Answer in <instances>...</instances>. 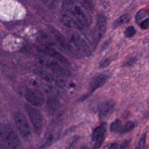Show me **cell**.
I'll return each instance as SVG.
<instances>
[{
  "label": "cell",
  "instance_id": "cell-22",
  "mask_svg": "<svg viewBox=\"0 0 149 149\" xmlns=\"http://www.w3.org/2000/svg\"><path fill=\"white\" fill-rule=\"evenodd\" d=\"M136 62V59L135 58H131L128 59L125 62L123 63V65L125 66H129L133 65Z\"/></svg>",
  "mask_w": 149,
  "mask_h": 149
},
{
  "label": "cell",
  "instance_id": "cell-6",
  "mask_svg": "<svg viewBox=\"0 0 149 149\" xmlns=\"http://www.w3.org/2000/svg\"><path fill=\"white\" fill-rule=\"evenodd\" d=\"M72 42L73 46L74 47V51L78 54L88 56L91 54V50L86 42L80 37L73 35L72 36Z\"/></svg>",
  "mask_w": 149,
  "mask_h": 149
},
{
  "label": "cell",
  "instance_id": "cell-10",
  "mask_svg": "<svg viewBox=\"0 0 149 149\" xmlns=\"http://www.w3.org/2000/svg\"><path fill=\"white\" fill-rule=\"evenodd\" d=\"M39 61L41 64L45 65V66L52 69L55 72H56L58 73L63 72V69L62 68V67L60 66L59 64L54 61H52L49 59L41 58Z\"/></svg>",
  "mask_w": 149,
  "mask_h": 149
},
{
  "label": "cell",
  "instance_id": "cell-4",
  "mask_svg": "<svg viewBox=\"0 0 149 149\" xmlns=\"http://www.w3.org/2000/svg\"><path fill=\"white\" fill-rule=\"evenodd\" d=\"M14 120L21 136L24 139L29 138L31 129L26 116L21 112H16L14 115Z\"/></svg>",
  "mask_w": 149,
  "mask_h": 149
},
{
  "label": "cell",
  "instance_id": "cell-14",
  "mask_svg": "<svg viewBox=\"0 0 149 149\" xmlns=\"http://www.w3.org/2000/svg\"><path fill=\"white\" fill-rule=\"evenodd\" d=\"M130 19H131V16L129 14H124L120 16V17H119L113 22L112 27L113 29H115L118 26L125 24L128 23L130 20Z\"/></svg>",
  "mask_w": 149,
  "mask_h": 149
},
{
  "label": "cell",
  "instance_id": "cell-18",
  "mask_svg": "<svg viewBox=\"0 0 149 149\" xmlns=\"http://www.w3.org/2000/svg\"><path fill=\"white\" fill-rule=\"evenodd\" d=\"M136 34V30L132 26L127 27L124 30V34L127 38H131L133 37Z\"/></svg>",
  "mask_w": 149,
  "mask_h": 149
},
{
  "label": "cell",
  "instance_id": "cell-8",
  "mask_svg": "<svg viewBox=\"0 0 149 149\" xmlns=\"http://www.w3.org/2000/svg\"><path fill=\"white\" fill-rule=\"evenodd\" d=\"M107 19L105 17L102 15H100L97 17V24L95 26V35L93 37L94 45H96L104 35L107 28Z\"/></svg>",
  "mask_w": 149,
  "mask_h": 149
},
{
  "label": "cell",
  "instance_id": "cell-16",
  "mask_svg": "<svg viewBox=\"0 0 149 149\" xmlns=\"http://www.w3.org/2000/svg\"><path fill=\"white\" fill-rule=\"evenodd\" d=\"M134 123L132 121H127L123 126V127L121 128L120 130L119 131V133L120 134H125L126 133H127L129 132H130L134 128Z\"/></svg>",
  "mask_w": 149,
  "mask_h": 149
},
{
  "label": "cell",
  "instance_id": "cell-5",
  "mask_svg": "<svg viewBox=\"0 0 149 149\" xmlns=\"http://www.w3.org/2000/svg\"><path fill=\"white\" fill-rule=\"evenodd\" d=\"M24 97L31 106L40 107L44 103V96L38 90L29 88L24 93Z\"/></svg>",
  "mask_w": 149,
  "mask_h": 149
},
{
  "label": "cell",
  "instance_id": "cell-11",
  "mask_svg": "<svg viewBox=\"0 0 149 149\" xmlns=\"http://www.w3.org/2000/svg\"><path fill=\"white\" fill-rule=\"evenodd\" d=\"M107 128V124L103 123L97 127H96L93 131L91 134L92 141H96L101 137L105 135Z\"/></svg>",
  "mask_w": 149,
  "mask_h": 149
},
{
  "label": "cell",
  "instance_id": "cell-25",
  "mask_svg": "<svg viewBox=\"0 0 149 149\" xmlns=\"http://www.w3.org/2000/svg\"><path fill=\"white\" fill-rule=\"evenodd\" d=\"M118 144L117 143H113L111 144L109 149H118Z\"/></svg>",
  "mask_w": 149,
  "mask_h": 149
},
{
  "label": "cell",
  "instance_id": "cell-19",
  "mask_svg": "<svg viewBox=\"0 0 149 149\" xmlns=\"http://www.w3.org/2000/svg\"><path fill=\"white\" fill-rule=\"evenodd\" d=\"M146 137H147L146 133H144L140 137L135 149H143L144 148L145 143H146Z\"/></svg>",
  "mask_w": 149,
  "mask_h": 149
},
{
  "label": "cell",
  "instance_id": "cell-1",
  "mask_svg": "<svg viewBox=\"0 0 149 149\" xmlns=\"http://www.w3.org/2000/svg\"><path fill=\"white\" fill-rule=\"evenodd\" d=\"M64 13L61 16L63 24L68 27L83 29L91 23V15L87 6L80 1H66L62 4Z\"/></svg>",
  "mask_w": 149,
  "mask_h": 149
},
{
  "label": "cell",
  "instance_id": "cell-17",
  "mask_svg": "<svg viewBox=\"0 0 149 149\" xmlns=\"http://www.w3.org/2000/svg\"><path fill=\"white\" fill-rule=\"evenodd\" d=\"M149 11L147 9H141L139 10L136 16H135V21L136 23H139L141 19L145 18L148 15Z\"/></svg>",
  "mask_w": 149,
  "mask_h": 149
},
{
  "label": "cell",
  "instance_id": "cell-20",
  "mask_svg": "<svg viewBox=\"0 0 149 149\" xmlns=\"http://www.w3.org/2000/svg\"><path fill=\"white\" fill-rule=\"evenodd\" d=\"M105 139V135L101 137L98 140H97L95 141V144H94L92 149H100V148L101 147L102 144H103Z\"/></svg>",
  "mask_w": 149,
  "mask_h": 149
},
{
  "label": "cell",
  "instance_id": "cell-13",
  "mask_svg": "<svg viewBox=\"0 0 149 149\" xmlns=\"http://www.w3.org/2000/svg\"><path fill=\"white\" fill-rule=\"evenodd\" d=\"M34 72L37 75L44 80L50 81L53 80L54 79L52 74L45 69L41 68H36L34 69Z\"/></svg>",
  "mask_w": 149,
  "mask_h": 149
},
{
  "label": "cell",
  "instance_id": "cell-26",
  "mask_svg": "<svg viewBox=\"0 0 149 149\" xmlns=\"http://www.w3.org/2000/svg\"><path fill=\"white\" fill-rule=\"evenodd\" d=\"M79 149H87V147H84H84H82L80 148Z\"/></svg>",
  "mask_w": 149,
  "mask_h": 149
},
{
  "label": "cell",
  "instance_id": "cell-7",
  "mask_svg": "<svg viewBox=\"0 0 149 149\" xmlns=\"http://www.w3.org/2000/svg\"><path fill=\"white\" fill-rule=\"evenodd\" d=\"M108 79V76L104 74H99L95 76L94 78L92 79L91 80L89 87H88V91L87 94L81 98L80 100L83 101L87 98L89 96H90L97 88L101 87L104 85Z\"/></svg>",
  "mask_w": 149,
  "mask_h": 149
},
{
  "label": "cell",
  "instance_id": "cell-24",
  "mask_svg": "<svg viewBox=\"0 0 149 149\" xmlns=\"http://www.w3.org/2000/svg\"><path fill=\"white\" fill-rule=\"evenodd\" d=\"M111 63V60L109 59H106L103 62H101V63L100 65V68H104L107 67Z\"/></svg>",
  "mask_w": 149,
  "mask_h": 149
},
{
  "label": "cell",
  "instance_id": "cell-3",
  "mask_svg": "<svg viewBox=\"0 0 149 149\" xmlns=\"http://www.w3.org/2000/svg\"><path fill=\"white\" fill-rule=\"evenodd\" d=\"M26 110L29 116L36 133L40 136L44 132L45 127V120L41 112L30 105H26Z\"/></svg>",
  "mask_w": 149,
  "mask_h": 149
},
{
  "label": "cell",
  "instance_id": "cell-2",
  "mask_svg": "<svg viewBox=\"0 0 149 149\" xmlns=\"http://www.w3.org/2000/svg\"><path fill=\"white\" fill-rule=\"evenodd\" d=\"M0 148L22 149V144L17 134L9 126L0 123Z\"/></svg>",
  "mask_w": 149,
  "mask_h": 149
},
{
  "label": "cell",
  "instance_id": "cell-12",
  "mask_svg": "<svg viewBox=\"0 0 149 149\" xmlns=\"http://www.w3.org/2000/svg\"><path fill=\"white\" fill-rule=\"evenodd\" d=\"M44 52L45 53H46L47 54L49 55L54 58L57 59L58 61L61 62L62 63H66L68 62L67 59L64 56H63V55H62L59 52H57L56 50H55L54 49H53L52 48L45 47L44 49Z\"/></svg>",
  "mask_w": 149,
  "mask_h": 149
},
{
  "label": "cell",
  "instance_id": "cell-9",
  "mask_svg": "<svg viewBox=\"0 0 149 149\" xmlns=\"http://www.w3.org/2000/svg\"><path fill=\"white\" fill-rule=\"evenodd\" d=\"M115 104L112 100H107L104 102L100 107L99 116L100 119H104L110 115L115 110Z\"/></svg>",
  "mask_w": 149,
  "mask_h": 149
},
{
  "label": "cell",
  "instance_id": "cell-21",
  "mask_svg": "<svg viewBox=\"0 0 149 149\" xmlns=\"http://www.w3.org/2000/svg\"><path fill=\"white\" fill-rule=\"evenodd\" d=\"M140 27L143 30H147L149 29V17L144 19L140 23Z\"/></svg>",
  "mask_w": 149,
  "mask_h": 149
},
{
  "label": "cell",
  "instance_id": "cell-23",
  "mask_svg": "<svg viewBox=\"0 0 149 149\" xmlns=\"http://www.w3.org/2000/svg\"><path fill=\"white\" fill-rule=\"evenodd\" d=\"M130 140H126L123 142L119 147V149H128L130 146Z\"/></svg>",
  "mask_w": 149,
  "mask_h": 149
},
{
  "label": "cell",
  "instance_id": "cell-15",
  "mask_svg": "<svg viewBox=\"0 0 149 149\" xmlns=\"http://www.w3.org/2000/svg\"><path fill=\"white\" fill-rule=\"evenodd\" d=\"M122 126V122L120 119H117L115 120L110 125L109 130L112 133H116L120 130Z\"/></svg>",
  "mask_w": 149,
  "mask_h": 149
}]
</instances>
